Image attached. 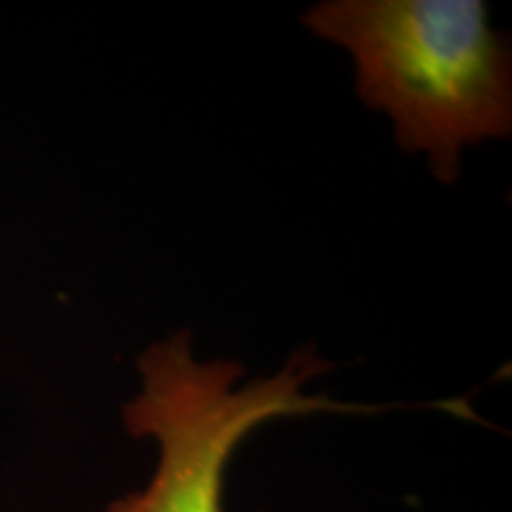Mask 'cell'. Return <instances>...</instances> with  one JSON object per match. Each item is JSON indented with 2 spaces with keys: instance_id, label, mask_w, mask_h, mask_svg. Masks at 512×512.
<instances>
[{
  "instance_id": "obj_1",
  "label": "cell",
  "mask_w": 512,
  "mask_h": 512,
  "mask_svg": "<svg viewBox=\"0 0 512 512\" xmlns=\"http://www.w3.org/2000/svg\"><path fill=\"white\" fill-rule=\"evenodd\" d=\"M304 22L354 55L358 95L439 181L458 178L460 147L510 133V50L479 0H335Z\"/></svg>"
},
{
  "instance_id": "obj_2",
  "label": "cell",
  "mask_w": 512,
  "mask_h": 512,
  "mask_svg": "<svg viewBox=\"0 0 512 512\" xmlns=\"http://www.w3.org/2000/svg\"><path fill=\"white\" fill-rule=\"evenodd\" d=\"M138 368L143 389L121 408V418L128 434L155 439L159 460L143 491L117 498L105 512H223L230 458L259 425L292 415L377 411L306 396L304 384L330 370L311 349L297 351L278 375L233 389L240 363H197L183 330L152 344Z\"/></svg>"
}]
</instances>
